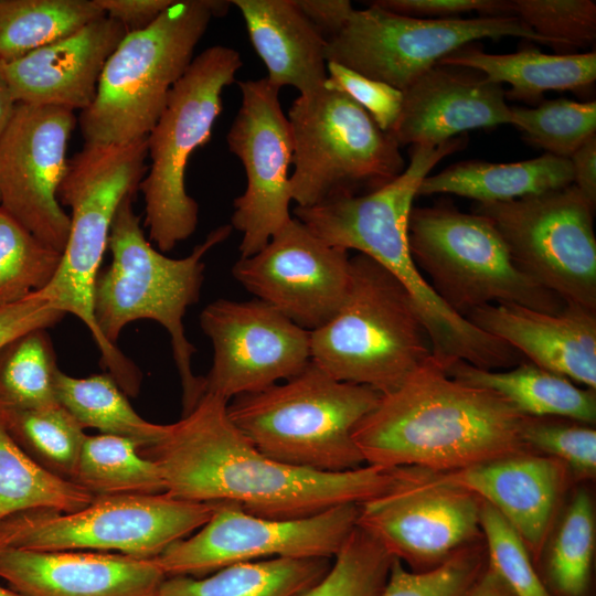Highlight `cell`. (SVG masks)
<instances>
[{
	"label": "cell",
	"instance_id": "obj_51",
	"mask_svg": "<svg viewBox=\"0 0 596 596\" xmlns=\"http://www.w3.org/2000/svg\"><path fill=\"white\" fill-rule=\"evenodd\" d=\"M18 103L15 102L0 61V138L8 128Z\"/></svg>",
	"mask_w": 596,
	"mask_h": 596
},
{
	"label": "cell",
	"instance_id": "obj_31",
	"mask_svg": "<svg viewBox=\"0 0 596 596\" xmlns=\"http://www.w3.org/2000/svg\"><path fill=\"white\" fill-rule=\"evenodd\" d=\"M93 497L158 494L166 491L156 462L134 440L115 435H86L71 479Z\"/></svg>",
	"mask_w": 596,
	"mask_h": 596
},
{
	"label": "cell",
	"instance_id": "obj_9",
	"mask_svg": "<svg viewBox=\"0 0 596 596\" xmlns=\"http://www.w3.org/2000/svg\"><path fill=\"white\" fill-rule=\"evenodd\" d=\"M407 236L421 273L438 297L465 318L488 305L513 304L549 313L566 305L519 269L485 216L441 203L413 207Z\"/></svg>",
	"mask_w": 596,
	"mask_h": 596
},
{
	"label": "cell",
	"instance_id": "obj_23",
	"mask_svg": "<svg viewBox=\"0 0 596 596\" xmlns=\"http://www.w3.org/2000/svg\"><path fill=\"white\" fill-rule=\"evenodd\" d=\"M528 361L596 389V311L572 304L549 313L513 305H488L467 317Z\"/></svg>",
	"mask_w": 596,
	"mask_h": 596
},
{
	"label": "cell",
	"instance_id": "obj_10",
	"mask_svg": "<svg viewBox=\"0 0 596 596\" xmlns=\"http://www.w3.org/2000/svg\"><path fill=\"white\" fill-rule=\"evenodd\" d=\"M294 155L289 184L297 206L373 192L406 168L394 137L343 93L323 86L288 110Z\"/></svg>",
	"mask_w": 596,
	"mask_h": 596
},
{
	"label": "cell",
	"instance_id": "obj_48",
	"mask_svg": "<svg viewBox=\"0 0 596 596\" xmlns=\"http://www.w3.org/2000/svg\"><path fill=\"white\" fill-rule=\"evenodd\" d=\"M295 3L326 42L344 28L354 10L348 0H295Z\"/></svg>",
	"mask_w": 596,
	"mask_h": 596
},
{
	"label": "cell",
	"instance_id": "obj_49",
	"mask_svg": "<svg viewBox=\"0 0 596 596\" xmlns=\"http://www.w3.org/2000/svg\"><path fill=\"white\" fill-rule=\"evenodd\" d=\"M575 185L596 203V135L588 138L568 158Z\"/></svg>",
	"mask_w": 596,
	"mask_h": 596
},
{
	"label": "cell",
	"instance_id": "obj_39",
	"mask_svg": "<svg viewBox=\"0 0 596 596\" xmlns=\"http://www.w3.org/2000/svg\"><path fill=\"white\" fill-rule=\"evenodd\" d=\"M393 556L358 525L333 557L326 575L298 596H377Z\"/></svg>",
	"mask_w": 596,
	"mask_h": 596
},
{
	"label": "cell",
	"instance_id": "obj_35",
	"mask_svg": "<svg viewBox=\"0 0 596 596\" xmlns=\"http://www.w3.org/2000/svg\"><path fill=\"white\" fill-rule=\"evenodd\" d=\"M58 371L47 329H34L15 337L0 348V408L57 405Z\"/></svg>",
	"mask_w": 596,
	"mask_h": 596
},
{
	"label": "cell",
	"instance_id": "obj_50",
	"mask_svg": "<svg viewBox=\"0 0 596 596\" xmlns=\"http://www.w3.org/2000/svg\"><path fill=\"white\" fill-rule=\"evenodd\" d=\"M466 596H514L501 577L486 566Z\"/></svg>",
	"mask_w": 596,
	"mask_h": 596
},
{
	"label": "cell",
	"instance_id": "obj_2",
	"mask_svg": "<svg viewBox=\"0 0 596 596\" xmlns=\"http://www.w3.org/2000/svg\"><path fill=\"white\" fill-rule=\"evenodd\" d=\"M526 418L494 392L450 377L432 356L381 395L353 440L369 466L449 472L529 451Z\"/></svg>",
	"mask_w": 596,
	"mask_h": 596
},
{
	"label": "cell",
	"instance_id": "obj_30",
	"mask_svg": "<svg viewBox=\"0 0 596 596\" xmlns=\"http://www.w3.org/2000/svg\"><path fill=\"white\" fill-rule=\"evenodd\" d=\"M55 393L58 404L84 429L95 428L100 434L129 438L139 445V449L157 444L169 429V424H155L142 418L110 374L74 377L60 370Z\"/></svg>",
	"mask_w": 596,
	"mask_h": 596
},
{
	"label": "cell",
	"instance_id": "obj_38",
	"mask_svg": "<svg viewBox=\"0 0 596 596\" xmlns=\"http://www.w3.org/2000/svg\"><path fill=\"white\" fill-rule=\"evenodd\" d=\"M513 126L525 140L545 153L561 158L571 155L596 135V102L566 98L545 100L536 107H511Z\"/></svg>",
	"mask_w": 596,
	"mask_h": 596
},
{
	"label": "cell",
	"instance_id": "obj_36",
	"mask_svg": "<svg viewBox=\"0 0 596 596\" xmlns=\"http://www.w3.org/2000/svg\"><path fill=\"white\" fill-rule=\"evenodd\" d=\"M61 257L0 206V308L42 290Z\"/></svg>",
	"mask_w": 596,
	"mask_h": 596
},
{
	"label": "cell",
	"instance_id": "obj_5",
	"mask_svg": "<svg viewBox=\"0 0 596 596\" xmlns=\"http://www.w3.org/2000/svg\"><path fill=\"white\" fill-rule=\"evenodd\" d=\"M380 397L369 386L333 379L310 361L283 383L234 397L227 414L266 456L304 469L342 472L365 464L353 432Z\"/></svg>",
	"mask_w": 596,
	"mask_h": 596
},
{
	"label": "cell",
	"instance_id": "obj_41",
	"mask_svg": "<svg viewBox=\"0 0 596 596\" xmlns=\"http://www.w3.org/2000/svg\"><path fill=\"white\" fill-rule=\"evenodd\" d=\"M510 12L553 46H587L596 40L594 0H509Z\"/></svg>",
	"mask_w": 596,
	"mask_h": 596
},
{
	"label": "cell",
	"instance_id": "obj_18",
	"mask_svg": "<svg viewBox=\"0 0 596 596\" xmlns=\"http://www.w3.org/2000/svg\"><path fill=\"white\" fill-rule=\"evenodd\" d=\"M213 345L204 393L227 402L300 373L311 361L310 331L259 299H217L200 313Z\"/></svg>",
	"mask_w": 596,
	"mask_h": 596
},
{
	"label": "cell",
	"instance_id": "obj_15",
	"mask_svg": "<svg viewBox=\"0 0 596 596\" xmlns=\"http://www.w3.org/2000/svg\"><path fill=\"white\" fill-rule=\"evenodd\" d=\"M481 502L440 472L400 467L385 491L360 503L356 525L393 557L425 571L482 535Z\"/></svg>",
	"mask_w": 596,
	"mask_h": 596
},
{
	"label": "cell",
	"instance_id": "obj_47",
	"mask_svg": "<svg viewBox=\"0 0 596 596\" xmlns=\"http://www.w3.org/2000/svg\"><path fill=\"white\" fill-rule=\"evenodd\" d=\"M174 0H95L106 17L121 23L128 32L155 22Z\"/></svg>",
	"mask_w": 596,
	"mask_h": 596
},
{
	"label": "cell",
	"instance_id": "obj_24",
	"mask_svg": "<svg viewBox=\"0 0 596 596\" xmlns=\"http://www.w3.org/2000/svg\"><path fill=\"white\" fill-rule=\"evenodd\" d=\"M564 467L556 458L526 451L440 473L492 505L538 556L563 486Z\"/></svg>",
	"mask_w": 596,
	"mask_h": 596
},
{
	"label": "cell",
	"instance_id": "obj_46",
	"mask_svg": "<svg viewBox=\"0 0 596 596\" xmlns=\"http://www.w3.org/2000/svg\"><path fill=\"white\" fill-rule=\"evenodd\" d=\"M65 313L54 304L36 296L0 308V348L34 329H47L60 322Z\"/></svg>",
	"mask_w": 596,
	"mask_h": 596
},
{
	"label": "cell",
	"instance_id": "obj_52",
	"mask_svg": "<svg viewBox=\"0 0 596 596\" xmlns=\"http://www.w3.org/2000/svg\"><path fill=\"white\" fill-rule=\"evenodd\" d=\"M0 596H23V595L19 594L18 592L11 588L9 589V588H4L0 586Z\"/></svg>",
	"mask_w": 596,
	"mask_h": 596
},
{
	"label": "cell",
	"instance_id": "obj_45",
	"mask_svg": "<svg viewBox=\"0 0 596 596\" xmlns=\"http://www.w3.org/2000/svg\"><path fill=\"white\" fill-rule=\"evenodd\" d=\"M370 4L400 15L433 20L459 19L469 12H478L479 17L511 14L509 0H375Z\"/></svg>",
	"mask_w": 596,
	"mask_h": 596
},
{
	"label": "cell",
	"instance_id": "obj_29",
	"mask_svg": "<svg viewBox=\"0 0 596 596\" xmlns=\"http://www.w3.org/2000/svg\"><path fill=\"white\" fill-rule=\"evenodd\" d=\"M330 566V558L316 557L236 563L202 577H166L157 596H298Z\"/></svg>",
	"mask_w": 596,
	"mask_h": 596
},
{
	"label": "cell",
	"instance_id": "obj_27",
	"mask_svg": "<svg viewBox=\"0 0 596 596\" xmlns=\"http://www.w3.org/2000/svg\"><path fill=\"white\" fill-rule=\"evenodd\" d=\"M439 63L470 67L502 86L509 84L510 97L534 102L546 91H582L596 79V51L545 54L526 47L510 54H491L465 45Z\"/></svg>",
	"mask_w": 596,
	"mask_h": 596
},
{
	"label": "cell",
	"instance_id": "obj_21",
	"mask_svg": "<svg viewBox=\"0 0 596 596\" xmlns=\"http://www.w3.org/2000/svg\"><path fill=\"white\" fill-rule=\"evenodd\" d=\"M166 577L155 558L0 547V578L23 596H157Z\"/></svg>",
	"mask_w": 596,
	"mask_h": 596
},
{
	"label": "cell",
	"instance_id": "obj_8",
	"mask_svg": "<svg viewBox=\"0 0 596 596\" xmlns=\"http://www.w3.org/2000/svg\"><path fill=\"white\" fill-rule=\"evenodd\" d=\"M240 53L214 45L196 55L173 85L147 136L150 164L139 190L145 226L161 253L189 238L199 221V204L188 194L185 170L192 153L206 145L222 111V94L235 82Z\"/></svg>",
	"mask_w": 596,
	"mask_h": 596
},
{
	"label": "cell",
	"instance_id": "obj_34",
	"mask_svg": "<svg viewBox=\"0 0 596 596\" xmlns=\"http://www.w3.org/2000/svg\"><path fill=\"white\" fill-rule=\"evenodd\" d=\"M0 424L40 466L71 481L86 434L62 405L0 408Z\"/></svg>",
	"mask_w": 596,
	"mask_h": 596
},
{
	"label": "cell",
	"instance_id": "obj_19",
	"mask_svg": "<svg viewBox=\"0 0 596 596\" xmlns=\"http://www.w3.org/2000/svg\"><path fill=\"white\" fill-rule=\"evenodd\" d=\"M234 278L294 323L313 331L342 306L350 284V256L291 220L249 257L233 266Z\"/></svg>",
	"mask_w": 596,
	"mask_h": 596
},
{
	"label": "cell",
	"instance_id": "obj_40",
	"mask_svg": "<svg viewBox=\"0 0 596 596\" xmlns=\"http://www.w3.org/2000/svg\"><path fill=\"white\" fill-rule=\"evenodd\" d=\"M485 567L482 552L470 544L425 571H408L394 557L377 596H466Z\"/></svg>",
	"mask_w": 596,
	"mask_h": 596
},
{
	"label": "cell",
	"instance_id": "obj_12",
	"mask_svg": "<svg viewBox=\"0 0 596 596\" xmlns=\"http://www.w3.org/2000/svg\"><path fill=\"white\" fill-rule=\"evenodd\" d=\"M595 204L575 185L477 203L514 264L565 304L596 311Z\"/></svg>",
	"mask_w": 596,
	"mask_h": 596
},
{
	"label": "cell",
	"instance_id": "obj_20",
	"mask_svg": "<svg viewBox=\"0 0 596 596\" xmlns=\"http://www.w3.org/2000/svg\"><path fill=\"white\" fill-rule=\"evenodd\" d=\"M499 125H513L502 86L477 70L437 63L403 91L390 134L400 147L437 146L464 131Z\"/></svg>",
	"mask_w": 596,
	"mask_h": 596
},
{
	"label": "cell",
	"instance_id": "obj_17",
	"mask_svg": "<svg viewBox=\"0 0 596 596\" xmlns=\"http://www.w3.org/2000/svg\"><path fill=\"white\" fill-rule=\"evenodd\" d=\"M77 124L71 109L18 104L0 138V206L60 253L67 242L70 215L57 191Z\"/></svg>",
	"mask_w": 596,
	"mask_h": 596
},
{
	"label": "cell",
	"instance_id": "obj_32",
	"mask_svg": "<svg viewBox=\"0 0 596 596\" xmlns=\"http://www.w3.org/2000/svg\"><path fill=\"white\" fill-rule=\"evenodd\" d=\"M103 17L95 0H0V61L18 60Z\"/></svg>",
	"mask_w": 596,
	"mask_h": 596
},
{
	"label": "cell",
	"instance_id": "obj_7",
	"mask_svg": "<svg viewBox=\"0 0 596 596\" xmlns=\"http://www.w3.org/2000/svg\"><path fill=\"white\" fill-rule=\"evenodd\" d=\"M226 0H174L149 26L128 32L100 74L93 103L77 119L84 143L123 145L146 138Z\"/></svg>",
	"mask_w": 596,
	"mask_h": 596
},
{
	"label": "cell",
	"instance_id": "obj_42",
	"mask_svg": "<svg viewBox=\"0 0 596 596\" xmlns=\"http://www.w3.org/2000/svg\"><path fill=\"white\" fill-rule=\"evenodd\" d=\"M480 528L487 542V566L501 577L514 596H553L540 579L520 535L485 501L480 508Z\"/></svg>",
	"mask_w": 596,
	"mask_h": 596
},
{
	"label": "cell",
	"instance_id": "obj_22",
	"mask_svg": "<svg viewBox=\"0 0 596 596\" xmlns=\"http://www.w3.org/2000/svg\"><path fill=\"white\" fill-rule=\"evenodd\" d=\"M128 33L108 17L18 60L3 71L18 104L85 110L93 103L103 68Z\"/></svg>",
	"mask_w": 596,
	"mask_h": 596
},
{
	"label": "cell",
	"instance_id": "obj_28",
	"mask_svg": "<svg viewBox=\"0 0 596 596\" xmlns=\"http://www.w3.org/2000/svg\"><path fill=\"white\" fill-rule=\"evenodd\" d=\"M573 183L571 162L544 153L519 162L492 163L469 160L427 175L417 195L455 194L477 201L504 202L540 194Z\"/></svg>",
	"mask_w": 596,
	"mask_h": 596
},
{
	"label": "cell",
	"instance_id": "obj_13",
	"mask_svg": "<svg viewBox=\"0 0 596 596\" xmlns=\"http://www.w3.org/2000/svg\"><path fill=\"white\" fill-rule=\"evenodd\" d=\"M505 36L550 45L512 14L433 20L370 4L364 10L354 9L344 28L327 42L326 60L403 92L458 49Z\"/></svg>",
	"mask_w": 596,
	"mask_h": 596
},
{
	"label": "cell",
	"instance_id": "obj_6",
	"mask_svg": "<svg viewBox=\"0 0 596 596\" xmlns=\"http://www.w3.org/2000/svg\"><path fill=\"white\" fill-rule=\"evenodd\" d=\"M311 362L338 381L381 395L432 358L417 307L403 284L373 258L350 257V284L334 317L310 331Z\"/></svg>",
	"mask_w": 596,
	"mask_h": 596
},
{
	"label": "cell",
	"instance_id": "obj_4",
	"mask_svg": "<svg viewBox=\"0 0 596 596\" xmlns=\"http://www.w3.org/2000/svg\"><path fill=\"white\" fill-rule=\"evenodd\" d=\"M147 158L146 137L123 145L84 143L68 160L57 191L60 204L71 210L67 242L54 277L33 294L87 327L102 364L129 396L138 394L141 373L102 336L94 315V288L116 211L124 198L139 190L148 171Z\"/></svg>",
	"mask_w": 596,
	"mask_h": 596
},
{
	"label": "cell",
	"instance_id": "obj_3",
	"mask_svg": "<svg viewBox=\"0 0 596 596\" xmlns=\"http://www.w3.org/2000/svg\"><path fill=\"white\" fill-rule=\"evenodd\" d=\"M132 196L124 198L114 216L107 248L111 262L99 272L94 288V315L104 339L116 345L123 329L140 319L161 324L170 336L182 387V415L204 394V376L192 370L194 345L185 336L183 318L200 299L204 256L231 234V224L212 230L183 258H171L146 238Z\"/></svg>",
	"mask_w": 596,
	"mask_h": 596
},
{
	"label": "cell",
	"instance_id": "obj_25",
	"mask_svg": "<svg viewBox=\"0 0 596 596\" xmlns=\"http://www.w3.org/2000/svg\"><path fill=\"white\" fill-rule=\"evenodd\" d=\"M251 43L264 62L267 79L299 95L321 88L327 79V42L295 0H233Z\"/></svg>",
	"mask_w": 596,
	"mask_h": 596
},
{
	"label": "cell",
	"instance_id": "obj_1",
	"mask_svg": "<svg viewBox=\"0 0 596 596\" xmlns=\"http://www.w3.org/2000/svg\"><path fill=\"white\" fill-rule=\"evenodd\" d=\"M228 402L204 393L157 444L139 449L153 460L172 498L231 503L269 519H298L385 491L394 468L362 466L322 472L277 461L258 450L233 424Z\"/></svg>",
	"mask_w": 596,
	"mask_h": 596
},
{
	"label": "cell",
	"instance_id": "obj_44",
	"mask_svg": "<svg viewBox=\"0 0 596 596\" xmlns=\"http://www.w3.org/2000/svg\"><path fill=\"white\" fill-rule=\"evenodd\" d=\"M327 89L345 94L386 132L394 128L402 109L403 92L369 78L336 62H327Z\"/></svg>",
	"mask_w": 596,
	"mask_h": 596
},
{
	"label": "cell",
	"instance_id": "obj_37",
	"mask_svg": "<svg viewBox=\"0 0 596 596\" xmlns=\"http://www.w3.org/2000/svg\"><path fill=\"white\" fill-rule=\"evenodd\" d=\"M595 549V517L589 494L579 489L552 543L547 574L561 596H585Z\"/></svg>",
	"mask_w": 596,
	"mask_h": 596
},
{
	"label": "cell",
	"instance_id": "obj_14",
	"mask_svg": "<svg viewBox=\"0 0 596 596\" xmlns=\"http://www.w3.org/2000/svg\"><path fill=\"white\" fill-rule=\"evenodd\" d=\"M360 504L345 503L298 519H269L231 503L155 558L167 577H202L225 566L276 557L330 558L356 526Z\"/></svg>",
	"mask_w": 596,
	"mask_h": 596
},
{
	"label": "cell",
	"instance_id": "obj_43",
	"mask_svg": "<svg viewBox=\"0 0 596 596\" xmlns=\"http://www.w3.org/2000/svg\"><path fill=\"white\" fill-rule=\"evenodd\" d=\"M523 440L529 448L539 449L582 477L596 471V430L587 425L547 422L543 417L528 416Z\"/></svg>",
	"mask_w": 596,
	"mask_h": 596
},
{
	"label": "cell",
	"instance_id": "obj_16",
	"mask_svg": "<svg viewBox=\"0 0 596 596\" xmlns=\"http://www.w3.org/2000/svg\"><path fill=\"white\" fill-rule=\"evenodd\" d=\"M242 104L226 135L242 162L246 188L234 200L231 225L242 234L241 257L263 249L290 220L294 141L279 91L267 77L242 81Z\"/></svg>",
	"mask_w": 596,
	"mask_h": 596
},
{
	"label": "cell",
	"instance_id": "obj_26",
	"mask_svg": "<svg viewBox=\"0 0 596 596\" xmlns=\"http://www.w3.org/2000/svg\"><path fill=\"white\" fill-rule=\"evenodd\" d=\"M446 373L459 382L494 392L525 416L563 417L584 424L596 419L595 390L582 389L530 361L504 371L457 361Z\"/></svg>",
	"mask_w": 596,
	"mask_h": 596
},
{
	"label": "cell",
	"instance_id": "obj_33",
	"mask_svg": "<svg viewBox=\"0 0 596 596\" xmlns=\"http://www.w3.org/2000/svg\"><path fill=\"white\" fill-rule=\"evenodd\" d=\"M93 498L76 483L40 466L0 424V522L34 509L77 511Z\"/></svg>",
	"mask_w": 596,
	"mask_h": 596
},
{
	"label": "cell",
	"instance_id": "obj_11",
	"mask_svg": "<svg viewBox=\"0 0 596 596\" xmlns=\"http://www.w3.org/2000/svg\"><path fill=\"white\" fill-rule=\"evenodd\" d=\"M217 503L179 500L166 492L94 497L83 509H34L0 522V547L92 551L152 560L199 530Z\"/></svg>",
	"mask_w": 596,
	"mask_h": 596
}]
</instances>
